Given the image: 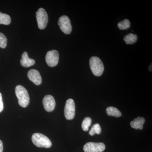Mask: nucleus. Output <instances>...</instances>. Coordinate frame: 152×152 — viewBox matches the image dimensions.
I'll return each instance as SVG.
<instances>
[{
    "label": "nucleus",
    "instance_id": "obj_1",
    "mask_svg": "<svg viewBox=\"0 0 152 152\" xmlns=\"http://www.w3.org/2000/svg\"><path fill=\"white\" fill-rule=\"evenodd\" d=\"M15 94L20 105L23 107H27L30 103V97L27 91L24 87L20 85L17 86Z\"/></svg>",
    "mask_w": 152,
    "mask_h": 152
},
{
    "label": "nucleus",
    "instance_id": "obj_2",
    "mask_svg": "<svg viewBox=\"0 0 152 152\" xmlns=\"http://www.w3.org/2000/svg\"><path fill=\"white\" fill-rule=\"evenodd\" d=\"M90 68L95 76L100 77L102 75L104 71V66L102 60L97 57L93 56L90 58Z\"/></svg>",
    "mask_w": 152,
    "mask_h": 152
},
{
    "label": "nucleus",
    "instance_id": "obj_3",
    "mask_svg": "<svg viewBox=\"0 0 152 152\" xmlns=\"http://www.w3.org/2000/svg\"><path fill=\"white\" fill-rule=\"evenodd\" d=\"M32 141L34 145L39 148H50L52 146L50 140L46 136L40 133L33 134Z\"/></svg>",
    "mask_w": 152,
    "mask_h": 152
},
{
    "label": "nucleus",
    "instance_id": "obj_4",
    "mask_svg": "<svg viewBox=\"0 0 152 152\" xmlns=\"http://www.w3.org/2000/svg\"><path fill=\"white\" fill-rule=\"evenodd\" d=\"M36 17L39 28L40 29H45L48 21V17L46 11L43 8H41L36 12Z\"/></svg>",
    "mask_w": 152,
    "mask_h": 152
},
{
    "label": "nucleus",
    "instance_id": "obj_5",
    "mask_svg": "<svg viewBox=\"0 0 152 152\" xmlns=\"http://www.w3.org/2000/svg\"><path fill=\"white\" fill-rule=\"evenodd\" d=\"M75 104L72 99H69L66 102L64 109V115L68 120L73 119L75 114Z\"/></svg>",
    "mask_w": 152,
    "mask_h": 152
},
{
    "label": "nucleus",
    "instance_id": "obj_6",
    "mask_svg": "<svg viewBox=\"0 0 152 152\" xmlns=\"http://www.w3.org/2000/svg\"><path fill=\"white\" fill-rule=\"evenodd\" d=\"M58 24L63 32L69 34L72 31V26L69 17L66 15H63L60 17L58 21Z\"/></svg>",
    "mask_w": 152,
    "mask_h": 152
},
{
    "label": "nucleus",
    "instance_id": "obj_7",
    "mask_svg": "<svg viewBox=\"0 0 152 152\" xmlns=\"http://www.w3.org/2000/svg\"><path fill=\"white\" fill-rule=\"evenodd\" d=\"M106 146L103 143L89 142L84 146L85 152H102L105 149Z\"/></svg>",
    "mask_w": 152,
    "mask_h": 152
},
{
    "label": "nucleus",
    "instance_id": "obj_8",
    "mask_svg": "<svg viewBox=\"0 0 152 152\" xmlns=\"http://www.w3.org/2000/svg\"><path fill=\"white\" fill-rule=\"evenodd\" d=\"M58 52L56 50H52L47 53L45 60L49 66L53 67L57 65L59 61Z\"/></svg>",
    "mask_w": 152,
    "mask_h": 152
},
{
    "label": "nucleus",
    "instance_id": "obj_9",
    "mask_svg": "<svg viewBox=\"0 0 152 152\" xmlns=\"http://www.w3.org/2000/svg\"><path fill=\"white\" fill-rule=\"evenodd\" d=\"M42 103L45 110L47 112L53 111L56 107V101L51 95L45 96L42 101Z\"/></svg>",
    "mask_w": 152,
    "mask_h": 152
},
{
    "label": "nucleus",
    "instance_id": "obj_10",
    "mask_svg": "<svg viewBox=\"0 0 152 152\" xmlns=\"http://www.w3.org/2000/svg\"><path fill=\"white\" fill-rule=\"evenodd\" d=\"M28 77L29 79L37 86H39L42 83V77L39 72L36 69H32L28 73Z\"/></svg>",
    "mask_w": 152,
    "mask_h": 152
},
{
    "label": "nucleus",
    "instance_id": "obj_11",
    "mask_svg": "<svg viewBox=\"0 0 152 152\" xmlns=\"http://www.w3.org/2000/svg\"><path fill=\"white\" fill-rule=\"evenodd\" d=\"M35 64V60L30 58L26 52L23 53L22 56V58L20 60V64L23 66L24 67H29L31 66L34 65Z\"/></svg>",
    "mask_w": 152,
    "mask_h": 152
},
{
    "label": "nucleus",
    "instance_id": "obj_12",
    "mask_svg": "<svg viewBox=\"0 0 152 152\" xmlns=\"http://www.w3.org/2000/svg\"><path fill=\"white\" fill-rule=\"evenodd\" d=\"M145 122V119L144 118L138 117L131 121L130 125L133 129L142 130L143 128V125Z\"/></svg>",
    "mask_w": 152,
    "mask_h": 152
},
{
    "label": "nucleus",
    "instance_id": "obj_13",
    "mask_svg": "<svg viewBox=\"0 0 152 152\" xmlns=\"http://www.w3.org/2000/svg\"><path fill=\"white\" fill-rule=\"evenodd\" d=\"M107 115L110 116H114L118 118L121 116V112L116 108L113 107H109L106 109Z\"/></svg>",
    "mask_w": 152,
    "mask_h": 152
},
{
    "label": "nucleus",
    "instance_id": "obj_14",
    "mask_svg": "<svg viewBox=\"0 0 152 152\" xmlns=\"http://www.w3.org/2000/svg\"><path fill=\"white\" fill-rule=\"evenodd\" d=\"M138 37L137 35L130 34L124 38V40L126 44H133L137 40Z\"/></svg>",
    "mask_w": 152,
    "mask_h": 152
},
{
    "label": "nucleus",
    "instance_id": "obj_15",
    "mask_svg": "<svg viewBox=\"0 0 152 152\" xmlns=\"http://www.w3.org/2000/svg\"><path fill=\"white\" fill-rule=\"evenodd\" d=\"M11 21L10 17L9 15L0 12V24L9 25Z\"/></svg>",
    "mask_w": 152,
    "mask_h": 152
},
{
    "label": "nucleus",
    "instance_id": "obj_16",
    "mask_svg": "<svg viewBox=\"0 0 152 152\" xmlns=\"http://www.w3.org/2000/svg\"><path fill=\"white\" fill-rule=\"evenodd\" d=\"M130 22L128 19H125L124 20L118 23V26L120 30H126L130 27Z\"/></svg>",
    "mask_w": 152,
    "mask_h": 152
},
{
    "label": "nucleus",
    "instance_id": "obj_17",
    "mask_svg": "<svg viewBox=\"0 0 152 152\" xmlns=\"http://www.w3.org/2000/svg\"><path fill=\"white\" fill-rule=\"evenodd\" d=\"M91 119L89 117H86L83 121L82 123V128L83 130L85 132H87L89 130V128L91 124Z\"/></svg>",
    "mask_w": 152,
    "mask_h": 152
},
{
    "label": "nucleus",
    "instance_id": "obj_18",
    "mask_svg": "<svg viewBox=\"0 0 152 152\" xmlns=\"http://www.w3.org/2000/svg\"><path fill=\"white\" fill-rule=\"evenodd\" d=\"M101 132H102V129H101L100 126L99 124H96L93 125L92 127L90 130L89 133L90 135L93 136L96 134H101Z\"/></svg>",
    "mask_w": 152,
    "mask_h": 152
},
{
    "label": "nucleus",
    "instance_id": "obj_19",
    "mask_svg": "<svg viewBox=\"0 0 152 152\" xmlns=\"http://www.w3.org/2000/svg\"><path fill=\"white\" fill-rule=\"evenodd\" d=\"M7 39L6 36L0 33V48H5L7 47Z\"/></svg>",
    "mask_w": 152,
    "mask_h": 152
},
{
    "label": "nucleus",
    "instance_id": "obj_20",
    "mask_svg": "<svg viewBox=\"0 0 152 152\" xmlns=\"http://www.w3.org/2000/svg\"><path fill=\"white\" fill-rule=\"evenodd\" d=\"M4 109V104H3L2 96V94L0 93V113Z\"/></svg>",
    "mask_w": 152,
    "mask_h": 152
},
{
    "label": "nucleus",
    "instance_id": "obj_21",
    "mask_svg": "<svg viewBox=\"0 0 152 152\" xmlns=\"http://www.w3.org/2000/svg\"><path fill=\"white\" fill-rule=\"evenodd\" d=\"M3 151V144L2 142L0 140V152H2Z\"/></svg>",
    "mask_w": 152,
    "mask_h": 152
}]
</instances>
